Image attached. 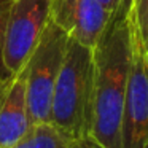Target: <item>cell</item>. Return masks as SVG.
<instances>
[{
	"label": "cell",
	"mask_w": 148,
	"mask_h": 148,
	"mask_svg": "<svg viewBox=\"0 0 148 148\" xmlns=\"http://www.w3.org/2000/svg\"><path fill=\"white\" fill-rule=\"evenodd\" d=\"M132 0H121L94 51L91 137L103 148H123V113L131 62Z\"/></svg>",
	"instance_id": "6da1fadb"
},
{
	"label": "cell",
	"mask_w": 148,
	"mask_h": 148,
	"mask_svg": "<svg viewBox=\"0 0 148 148\" xmlns=\"http://www.w3.org/2000/svg\"><path fill=\"white\" fill-rule=\"evenodd\" d=\"M73 138L51 121L35 123L23 140L11 148H67Z\"/></svg>",
	"instance_id": "ba28073f"
},
{
	"label": "cell",
	"mask_w": 148,
	"mask_h": 148,
	"mask_svg": "<svg viewBox=\"0 0 148 148\" xmlns=\"http://www.w3.org/2000/svg\"><path fill=\"white\" fill-rule=\"evenodd\" d=\"M132 13L145 42L148 38V0H132Z\"/></svg>",
	"instance_id": "30bf717a"
},
{
	"label": "cell",
	"mask_w": 148,
	"mask_h": 148,
	"mask_svg": "<svg viewBox=\"0 0 148 148\" xmlns=\"http://www.w3.org/2000/svg\"><path fill=\"white\" fill-rule=\"evenodd\" d=\"M142 148H148V135H147V140H145V143H143V147Z\"/></svg>",
	"instance_id": "4fadbf2b"
},
{
	"label": "cell",
	"mask_w": 148,
	"mask_h": 148,
	"mask_svg": "<svg viewBox=\"0 0 148 148\" xmlns=\"http://www.w3.org/2000/svg\"><path fill=\"white\" fill-rule=\"evenodd\" d=\"M99 2L102 3V7L105 8L110 14H113V11H115L116 8H118V5L121 3V0H99Z\"/></svg>",
	"instance_id": "7c38bea8"
},
{
	"label": "cell",
	"mask_w": 148,
	"mask_h": 148,
	"mask_svg": "<svg viewBox=\"0 0 148 148\" xmlns=\"http://www.w3.org/2000/svg\"><path fill=\"white\" fill-rule=\"evenodd\" d=\"M147 53H148V38H147Z\"/></svg>",
	"instance_id": "5bb4252c"
},
{
	"label": "cell",
	"mask_w": 148,
	"mask_h": 148,
	"mask_svg": "<svg viewBox=\"0 0 148 148\" xmlns=\"http://www.w3.org/2000/svg\"><path fill=\"white\" fill-rule=\"evenodd\" d=\"M67 42V32L51 19L26 64L27 105L34 124L51 121L53 94Z\"/></svg>",
	"instance_id": "3957f363"
},
{
	"label": "cell",
	"mask_w": 148,
	"mask_h": 148,
	"mask_svg": "<svg viewBox=\"0 0 148 148\" xmlns=\"http://www.w3.org/2000/svg\"><path fill=\"white\" fill-rule=\"evenodd\" d=\"M53 0H13L3 38V64L10 75L26 67L51 21Z\"/></svg>",
	"instance_id": "5b68a950"
},
{
	"label": "cell",
	"mask_w": 148,
	"mask_h": 148,
	"mask_svg": "<svg viewBox=\"0 0 148 148\" xmlns=\"http://www.w3.org/2000/svg\"><path fill=\"white\" fill-rule=\"evenodd\" d=\"M32 124L24 67L0 86V148H11L23 140Z\"/></svg>",
	"instance_id": "52a82bcc"
},
{
	"label": "cell",
	"mask_w": 148,
	"mask_h": 148,
	"mask_svg": "<svg viewBox=\"0 0 148 148\" xmlns=\"http://www.w3.org/2000/svg\"><path fill=\"white\" fill-rule=\"evenodd\" d=\"M112 14L99 0H53L51 19L69 37L94 48Z\"/></svg>",
	"instance_id": "8992f818"
},
{
	"label": "cell",
	"mask_w": 148,
	"mask_h": 148,
	"mask_svg": "<svg viewBox=\"0 0 148 148\" xmlns=\"http://www.w3.org/2000/svg\"><path fill=\"white\" fill-rule=\"evenodd\" d=\"M148 135V53L147 42L131 16V62L123 113V148H142Z\"/></svg>",
	"instance_id": "277c9868"
},
{
	"label": "cell",
	"mask_w": 148,
	"mask_h": 148,
	"mask_svg": "<svg viewBox=\"0 0 148 148\" xmlns=\"http://www.w3.org/2000/svg\"><path fill=\"white\" fill-rule=\"evenodd\" d=\"M67 148H103V147L97 143L91 135H86V137L73 138V140L67 145Z\"/></svg>",
	"instance_id": "8fae6325"
},
{
	"label": "cell",
	"mask_w": 148,
	"mask_h": 148,
	"mask_svg": "<svg viewBox=\"0 0 148 148\" xmlns=\"http://www.w3.org/2000/svg\"><path fill=\"white\" fill-rule=\"evenodd\" d=\"M11 2L13 0H0V86L13 77V75L8 73L3 64V38H5V29H7V19H8V13H10Z\"/></svg>",
	"instance_id": "9c48e42d"
},
{
	"label": "cell",
	"mask_w": 148,
	"mask_h": 148,
	"mask_svg": "<svg viewBox=\"0 0 148 148\" xmlns=\"http://www.w3.org/2000/svg\"><path fill=\"white\" fill-rule=\"evenodd\" d=\"M94 96V51L69 37L53 94L51 123L72 138L91 135Z\"/></svg>",
	"instance_id": "7a4b0ae2"
}]
</instances>
